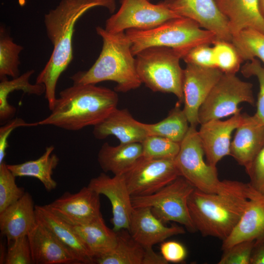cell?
Here are the masks:
<instances>
[{
  "instance_id": "obj_21",
  "label": "cell",
  "mask_w": 264,
  "mask_h": 264,
  "mask_svg": "<svg viewBox=\"0 0 264 264\" xmlns=\"http://www.w3.org/2000/svg\"><path fill=\"white\" fill-rule=\"evenodd\" d=\"M37 220L35 206L31 195L26 192L17 201L0 213V230L7 243L27 236Z\"/></svg>"
},
{
  "instance_id": "obj_33",
  "label": "cell",
  "mask_w": 264,
  "mask_h": 264,
  "mask_svg": "<svg viewBox=\"0 0 264 264\" xmlns=\"http://www.w3.org/2000/svg\"><path fill=\"white\" fill-rule=\"evenodd\" d=\"M141 143L147 158L175 159L180 149V144L156 135H149Z\"/></svg>"
},
{
  "instance_id": "obj_17",
  "label": "cell",
  "mask_w": 264,
  "mask_h": 264,
  "mask_svg": "<svg viewBox=\"0 0 264 264\" xmlns=\"http://www.w3.org/2000/svg\"><path fill=\"white\" fill-rule=\"evenodd\" d=\"M149 207L134 208L128 231L132 237L144 248L153 247L171 237L183 234L184 228L177 225H165Z\"/></svg>"
},
{
  "instance_id": "obj_41",
  "label": "cell",
  "mask_w": 264,
  "mask_h": 264,
  "mask_svg": "<svg viewBox=\"0 0 264 264\" xmlns=\"http://www.w3.org/2000/svg\"><path fill=\"white\" fill-rule=\"evenodd\" d=\"M160 250V254L168 263L182 262L187 255L185 246L175 241H164L161 242Z\"/></svg>"
},
{
  "instance_id": "obj_3",
  "label": "cell",
  "mask_w": 264,
  "mask_h": 264,
  "mask_svg": "<svg viewBox=\"0 0 264 264\" xmlns=\"http://www.w3.org/2000/svg\"><path fill=\"white\" fill-rule=\"evenodd\" d=\"M116 91L95 84H73L62 90L51 113L33 123L76 131L95 126L117 108Z\"/></svg>"
},
{
  "instance_id": "obj_15",
  "label": "cell",
  "mask_w": 264,
  "mask_h": 264,
  "mask_svg": "<svg viewBox=\"0 0 264 264\" xmlns=\"http://www.w3.org/2000/svg\"><path fill=\"white\" fill-rule=\"evenodd\" d=\"M100 195H103L110 201L112 218V229L117 232L129 229L131 216L133 210L132 196L130 193L123 175H114L112 177L101 173L90 179L88 185Z\"/></svg>"
},
{
  "instance_id": "obj_32",
  "label": "cell",
  "mask_w": 264,
  "mask_h": 264,
  "mask_svg": "<svg viewBox=\"0 0 264 264\" xmlns=\"http://www.w3.org/2000/svg\"><path fill=\"white\" fill-rule=\"evenodd\" d=\"M23 47L14 43L3 27L0 30V78L20 75L19 55Z\"/></svg>"
},
{
  "instance_id": "obj_31",
  "label": "cell",
  "mask_w": 264,
  "mask_h": 264,
  "mask_svg": "<svg viewBox=\"0 0 264 264\" xmlns=\"http://www.w3.org/2000/svg\"><path fill=\"white\" fill-rule=\"evenodd\" d=\"M242 61L256 57L264 63V33L252 28L242 30L231 41Z\"/></svg>"
},
{
  "instance_id": "obj_43",
  "label": "cell",
  "mask_w": 264,
  "mask_h": 264,
  "mask_svg": "<svg viewBox=\"0 0 264 264\" xmlns=\"http://www.w3.org/2000/svg\"><path fill=\"white\" fill-rule=\"evenodd\" d=\"M250 264H264V233L255 240Z\"/></svg>"
},
{
  "instance_id": "obj_9",
  "label": "cell",
  "mask_w": 264,
  "mask_h": 264,
  "mask_svg": "<svg viewBox=\"0 0 264 264\" xmlns=\"http://www.w3.org/2000/svg\"><path fill=\"white\" fill-rule=\"evenodd\" d=\"M204 151L196 127L190 126L175 161L181 176L195 188L206 193L221 190L223 181L218 177L216 166L206 163Z\"/></svg>"
},
{
  "instance_id": "obj_28",
  "label": "cell",
  "mask_w": 264,
  "mask_h": 264,
  "mask_svg": "<svg viewBox=\"0 0 264 264\" xmlns=\"http://www.w3.org/2000/svg\"><path fill=\"white\" fill-rule=\"evenodd\" d=\"M115 247L108 253L96 258L98 264H142L144 248L131 235L128 229L116 232Z\"/></svg>"
},
{
  "instance_id": "obj_44",
  "label": "cell",
  "mask_w": 264,
  "mask_h": 264,
  "mask_svg": "<svg viewBox=\"0 0 264 264\" xmlns=\"http://www.w3.org/2000/svg\"><path fill=\"white\" fill-rule=\"evenodd\" d=\"M142 264H167L168 263L162 255L155 252L153 247L144 248Z\"/></svg>"
},
{
  "instance_id": "obj_34",
  "label": "cell",
  "mask_w": 264,
  "mask_h": 264,
  "mask_svg": "<svg viewBox=\"0 0 264 264\" xmlns=\"http://www.w3.org/2000/svg\"><path fill=\"white\" fill-rule=\"evenodd\" d=\"M213 44L216 67L223 73L236 74L243 61L232 43L217 40Z\"/></svg>"
},
{
  "instance_id": "obj_40",
  "label": "cell",
  "mask_w": 264,
  "mask_h": 264,
  "mask_svg": "<svg viewBox=\"0 0 264 264\" xmlns=\"http://www.w3.org/2000/svg\"><path fill=\"white\" fill-rule=\"evenodd\" d=\"M183 59L186 64H193L205 67H216L213 47L210 46L209 44H202L193 48Z\"/></svg>"
},
{
  "instance_id": "obj_37",
  "label": "cell",
  "mask_w": 264,
  "mask_h": 264,
  "mask_svg": "<svg viewBox=\"0 0 264 264\" xmlns=\"http://www.w3.org/2000/svg\"><path fill=\"white\" fill-rule=\"evenodd\" d=\"M255 240L238 242L223 251L219 264H250Z\"/></svg>"
},
{
  "instance_id": "obj_6",
  "label": "cell",
  "mask_w": 264,
  "mask_h": 264,
  "mask_svg": "<svg viewBox=\"0 0 264 264\" xmlns=\"http://www.w3.org/2000/svg\"><path fill=\"white\" fill-rule=\"evenodd\" d=\"M136 68L142 83L154 92L173 93L180 104L183 102V69L181 56L173 49L151 46L135 56Z\"/></svg>"
},
{
  "instance_id": "obj_18",
  "label": "cell",
  "mask_w": 264,
  "mask_h": 264,
  "mask_svg": "<svg viewBox=\"0 0 264 264\" xmlns=\"http://www.w3.org/2000/svg\"><path fill=\"white\" fill-rule=\"evenodd\" d=\"M27 236L34 264H80L67 249L40 221L37 220Z\"/></svg>"
},
{
  "instance_id": "obj_27",
  "label": "cell",
  "mask_w": 264,
  "mask_h": 264,
  "mask_svg": "<svg viewBox=\"0 0 264 264\" xmlns=\"http://www.w3.org/2000/svg\"><path fill=\"white\" fill-rule=\"evenodd\" d=\"M54 150V146L50 145L39 158L20 164H7V167L16 177H35L47 191H51L57 186L52 176L59 161L58 156L52 154Z\"/></svg>"
},
{
  "instance_id": "obj_19",
  "label": "cell",
  "mask_w": 264,
  "mask_h": 264,
  "mask_svg": "<svg viewBox=\"0 0 264 264\" xmlns=\"http://www.w3.org/2000/svg\"><path fill=\"white\" fill-rule=\"evenodd\" d=\"M264 145V124L255 115L243 114L231 142L230 155L237 163L247 167Z\"/></svg>"
},
{
  "instance_id": "obj_13",
  "label": "cell",
  "mask_w": 264,
  "mask_h": 264,
  "mask_svg": "<svg viewBox=\"0 0 264 264\" xmlns=\"http://www.w3.org/2000/svg\"><path fill=\"white\" fill-rule=\"evenodd\" d=\"M46 205L71 226L86 224L102 218L100 195L88 186L75 194L66 192Z\"/></svg>"
},
{
  "instance_id": "obj_36",
  "label": "cell",
  "mask_w": 264,
  "mask_h": 264,
  "mask_svg": "<svg viewBox=\"0 0 264 264\" xmlns=\"http://www.w3.org/2000/svg\"><path fill=\"white\" fill-rule=\"evenodd\" d=\"M3 264H32L31 249L27 236L18 238L8 242Z\"/></svg>"
},
{
  "instance_id": "obj_8",
  "label": "cell",
  "mask_w": 264,
  "mask_h": 264,
  "mask_svg": "<svg viewBox=\"0 0 264 264\" xmlns=\"http://www.w3.org/2000/svg\"><path fill=\"white\" fill-rule=\"evenodd\" d=\"M253 85L241 80L236 74L223 73L198 111L199 124L240 112V104L255 103Z\"/></svg>"
},
{
  "instance_id": "obj_23",
  "label": "cell",
  "mask_w": 264,
  "mask_h": 264,
  "mask_svg": "<svg viewBox=\"0 0 264 264\" xmlns=\"http://www.w3.org/2000/svg\"><path fill=\"white\" fill-rule=\"evenodd\" d=\"M227 21L232 36L246 28L264 33V19L258 0H214Z\"/></svg>"
},
{
  "instance_id": "obj_1",
  "label": "cell",
  "mask_w": 264,
  "mask_h": 264,
  "mask_svg": "<svg viewBox=\"0 0 264 264\" xmlns=\"http://www.w3.org/2000/svg\"><path fill=\"white\" fill-rule=\"evenodd\" d=\"M98 6L105 7L113 13L116 9V0H61L56 8L44 15L46 34L53 48L36 83L44 86L45 98L50 110L57 98L58 79L73 59L72 38L75 23L87 11Z\"/></svg>"
},
{
  "instance_id": "obj_29",
  "label": "cell",
  "mask_w": 264,
  "mask_h": 264,
  "mask_svg": "<svg viewBox=\"0 0 264 264\" xmlns=\"http://www.w3.org/2000/svg\"><path fill=\"white\" fill-rule=\"evenodd\" d=\"M35 71L28 70L21 75L8 80L6 77L0 79V122L11 119L16 113V108L8 102L10 93L15 90H22L24 93L41 95L45 93L43 84H32L29 79Z\"/></svg>"
},
{
  "instance_id": "obj_22",
  "label": "cell",
  "mask_w": 264,
  "mask_h": 264,
  "mask_svg": "<svg viewBox=\"0 0 264 264\" xmlns=\"http://www.w3.org/2000/svg\"><path fill=\"white\" fill-rule=\"evenodd\" d=\"M36 218L78 261L80 264H94L95 258L75 233L71 225L55 215L46 205H35Z\"/></svg>"
},
{
  "instance_id": "obj_5",
  "label": "cell",
  "mask_w": 264,
  "mask_h": 264,
  "mask_svg": "<svg viewBox=\"0 0 264 264\" xmlns=\"http://www.w3.org/2000/svg\"><path fill=\"white\" fill-rule=\"evenodd\" d=\"M125 33L132 43L134 56L151 46L170 47L182 59L193 48L202 44H213L217 41L215 35L202 29L195 21L184 17L169 20L152 28L129 29Z\"/></svg>"
},
{
  "instance_id": "obj_2",
  "label": "cell",
  "mask_w": 264,
  "mask_h": 264,
  "mask_svg": "<svg viewBox=\"0 0 264 264\" xmlns=\"http://www.w3.org/2000/svg\"><path fill=\"white\" fill-rule=\"evenodd\" d=\"M223 181V187L217 193H206L195 188L188 202L196 231L203 236L222 241L238 224L250 200L260 194L249 183Z\"/></svg>"
},
{
  "instance_id": "obj_42",
  "label": "cell",
  "mask_w": 264,
  "mask_h": 264,
  "mask_svg": "<svg viewBox=\"0 0 264 264\" xmlns=\"http://www.w3.org/2000/svg\"><path fill=\"white\" fill-rule=\"evenodd\" d=\"M34 126L33 123H28L20 118L9 120L0 128V163L4 161L8 146V139L14 130L21 127Z\"/></svg>"
},
{
  "instance_id": "obj_24",
  "label": "cell",
  "mask_w": 264,
  "mask_h": 264,
  "mask_svg": "<svg viewBox=\"0 0 264 264\" xmlns=\"http://www.w3.org/2000/svg\"><path fill=\"white\" fill-rule=\"evenodd\" d=\"M142 156L141 143H120L116 146L105 143L98 152L97 160L104 172L123 175Z\"/></svg>"
},
{
  "instance_id": "obj_12",
  "label": "cell",
  "mask_w": 264,
  "mask_h": 264,
  "mask_svg": "<svg viewBox=\"0 0 264 264\" xmlns=\"http://www.w3.org/2000/svg\"><path fill=\"white\" fill-rule=\"evenodd\" d=\"M223 73L216 67L186 64L182 82L183 110L190 126L197 127L199 124L198 110Z\"/></svg>"
},
{
  "instance_id": "obj_10",
  "label": "cell",
  "mask_w": 264,
  "mask_h": 264,
  "mask_svg": "<svg viewBox=\"0 0 264 264\" xmlns=\"http://www.w3.org/2000/svg\"><path fill=\"white\" fill-rule=\"evenodd\" d=\"M149 1L120 0V8L106 21L105 29L111 33L129 29L145 30L169 20L180 17L160 1L154 4Z\"/></svg>"
},
{
  "instance_id": "obj_35",
  "label": "cell",
  "mask_w": 264,
  "mask_h": 264,
  "mask_svg": "<svg viewBox=\"0 0 264 264\" xmlns=\"http://www.w3.org/2000/svg\"><path fill=\"white\" fill-rule=\"evenodd\" d=\"M15 178L4 161L0 163V213L25 193L24 188L17 186Z\"/></svg>"
},
{
  "instance_id": "obj_38",
  "label": "cell",
  "mask_w": 264,
  "mask_h": 264,
  "mask_svg": "<svg viewBox=\"0 0 264 264\" xmlns=\"http://www.w3.org/2000/svg\"><path fill=\"white\" fill-rule=\"evenodd\" d=\"M241 72L245 77L254 76L258 80L260 90L258 96L257 111L254 115L264 124V68L260 62L255 58L244 65L242 67Z\"/></svg>"
},
{
  "instance_id": "obj_30",
  "label": "cell",
  "mask_w": 264,
  "mask_h": 264,
  "mask_svg": "<svg viewBox=\"0 0 264 264\" xmlns=\"http://www.w3.org/2000/svg\"><path fill=\"white\" fill-rule=\"evenodd\" d=\"M180 104L177 102L168 116L161 121L154 124L144 123L148 135L160 136L180 144L190 127Z\"/></svg>"
},
{
  "instance_id": "obj_11",
  "label": "cell",
  "mask_w": 264,
  "mask_h": 264,
  "mask_svg": "<svg viewBox=\"0 0 264 264\" xmlns=\"http://www.w3.org/2000/svg\"><path fill=\"white\" fill-rule=\"evenodd\" d=\"M124 176L130 193L133 197L153 194L180 175L175 159L142 156Z\"/></svg>"
},
{
  "instance_id": "obj_16",
  "label": "cell",
  "mask_w": 264,
  "mask_h": 264,
  "mask_svg": "<svg viewBox=\"0 0 264 264\" xmlns=\"http://www.w3.org/2000/svg\"><path fill=\"white\" fill-rule=\"evenodd\" d=\"M242 118L243 114L239 112L225 121L212 120L200 124L198 133L208 164L216 166L223 157L230 155L232 133Z\"/></svg>"
},
{
  "instance_id": "obj_25",
  "label": "cell",
  "mask_w": 264,
  "mask_h": 264,
  "mask_svg": "<svg viewBox=\"0 0 264 264\" xmlns=\"http://www.w3.org/2000/svg\"><path fill=\"white\" fill-rule=\"evenodd\" d=\"M264 233V195L252 198L239 222L231 234L222 241L224 250L243 241L255 240Z\"/></svg>"
},
{
  "instance_id": "obj_4",
  "label": "cell",
  "mask_w": 264,
  "mask_h": 264,
  "mask_svg": "<svg viewBox=\"0 0 264 264\" xmlns=\"http://www.w3.org/2000/svg\"><path fill=\"white\" fill-rule=\"evenodd\" d=\"M103 46L100 54L88 70L70 77L73 84H96L106 81L116 83V92H127L139 88L142 83L138 76L135 58L131 51L132 43L125 32L111 33L97 26Z\"/></svg>"
},
{
  "instance_id": "obj_26",
  "label": "cell",
  "mask_w": 264,
  "mask_h": 264,
  "mask_svg": "<svg viewBox=\"0 0 264 264\" xmlns=\"http://www.w3.org/2000/svg\"><path fill=\"white\" fill-rule=\"evenodd\" d=\"M95 259L111 251L115 246L116 232L109 228L102 218L81 225L71 226Z\"/></svg>"
},
{
  "instance_id": "obj_39",
  "label": "cell",
  "mask_w": 264,
  "mask_h": 264,
  "mask_svg": "<svg viewBox=\"0 0 264 264\" xmlns=\"http://www.w3.org/2000/svg\"><path fill=\"white\" fill-rule=\"evenodd\" d=\"M245 169L250 185L258 193L264 195V145Z\"/></svg>"
},
{
  "instance_id": "obj_14",
  "label": "cell",
  "mask_w": 264,
  "mask_h": 264,
  "mask_svg": "<svg viewBox=\"0 0 264 264\" xmlns=\"http://www.w3.org/2000/svg\"><path fill=\"white\" fill-rule=\"evenodd\" d=\"M163 4L180 17L190 19L214 33L217 40L231 42L228 22L214 0H164Z\"/></svg>"
},
{
  "instance_id": "obj_46",
  "label": "cell",
  "mask_w": 264,
  "mask_h": 264,
  "mask_svg": "<svg viewBox=\"0 0 264 264\" xmlns=\"http://www.w3.org/2000/svg\"></svg>"
},
{
  "instance_id": "obj_45",
  "label": "cell",
  "mask_w": 264,
  "mask_h": 264,
  "mask_svg": "<svg viewBox=\"0 0 264 264\" xmlns=\"http://www.w3.org/2000/svg\"><path fill=\"white\" fill-rule=\"evenodd\" d=\"M258 3L260 13L264 19V0H258Z\"/></svg>"
},
{
  "instance_id": "obj_20",
  "label": "cell",
  "mask_w": 264,
  "mask_h": 264,
  "mask_svg": "<svg viewBox=\"0 0 264 264\" xmlns=\"http://www.w3.org/2000/svg\"><path fill=\"white\" fill-rule=\"evenodd\" d=\"M93 128L96 138L102 140L113 135L122 144L141 143L148 135L144 123L136 120L126 109H115Z\"/></svg>"
},
{
  "instance_id": "obj_7",
  "label": "cell",
  "mask_w": 264,
  "mask_h": 264,
  "mask_svg": "<svg viewBox=\"0 0 264 264\" xmlns=\"http://www.w3.org/2000/svg\"><path fill=\"white\" fill-rule=\"evenodd\" d=\"M195 187L180 176L158 191L148 196L132 197L133 208L149 207L163 223L174 221L191 233L196 232L188 208V199Z\"/></svg>"
}]
</instances>
